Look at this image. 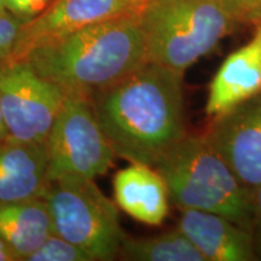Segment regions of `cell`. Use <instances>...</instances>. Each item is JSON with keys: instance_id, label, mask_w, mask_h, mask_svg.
<instances>
[{"instance_id": "obj_2", "label": "cell", "mask_w": 261, "mask_h": 261, "mask_svg": "<svg viewBox=\"0 0 261 261\" xmlns=\"http://www.w3.org/2000/svg\"><path fill=\"white\" fill-rule=\"evenodd\" d=\"M139 11L71 33L37 47L23 60L67 93L91 98L146 62Z\"/></svg>"}, {"instance_id": "obj_3", "label": "cell", "mask_w": 261, "mask_h": 261, "mask_svg": "<svg viewBox=\"0 0 261 261\" xmlns=\"http://www.w3.org/2000/svg\"><path fill=\"white\" fill-rule=\"evenodd\" d=\"M179 210L223 215L252 231V191L203 135H185L154 165Z\"/></svg>"}, {"instance_id": "obj_23", "label": "cell", "mask_w": 261, "mask_h": 261, "mask_svg": "<svg viewBox=\"0 0 261 261\" xmlns=\"http://www.w3.org/2000/svg\"><path fill=\"white\" fill-rule=\"evenodd\" d=\"M6 11L5 5H4V0H0V12H4Z\"/></svg>"}, {"instance_id": "obj_20", "label": "cell", "mask_w": 261, "mask_h": 261, "mask_svg": "<svg viewBox=\"0 0 261 261\" xmlns=\"http://www.w3.org/2000/svg\"><path fill=\"white\" fill-rule=\"evenodd\" d=\"M252 208H253V225L252 233L255 241L256 250L261 256V185L252 192Z\"/></svg>"}, {"instance_id": "obj_19", "label": "cell", "mask_w": 261, "mask_h": 261, "mask_svg": "<svg viewBox=\"0 0 261 261\" xmlns=\"http://www.w3.org/2000/svg\"><path fill=\"white\" fill-rule=\"evenodd\" d=\"M51 3L52 0H4L6 11L23 23L40 15Z\"/></svg>"}, {"instance_id": "obj_14", "label": "cell", "mask_w": 261, "mask_h": 261, "mask_svg": "<svg viewBox=\"0 0 261 261\" xmlns=\"http://www.w3.org/2000/svg\"><path fill=\"white\" fill-rule=\"evenodd\" d=\"M54 233L51 214L45 197L0 202V237L25 260Z\"/></svg>"}, {"instance_id": "obj_11", "label": "cell", "mask_w": 261, "mask_h": 261, "mask_svg": "<svg viewBox=\"0 0 261 261\" xmlns=\"http://www.w3.org/2000/svg\"><path fill=\"white\" fill-rule=\"evenodd\" d=\"M260 93L261 27H255L253 38L231 52L212 79L205 114L212 119Z\"/></svg>"}, {"instance_id": "obj_1", "label": "cell", "mask_w": 261, "mask_h": 261, "mask_svg": "<svg viewBox=\"0 0 261 261\" xmlns=\"http://www.w3.org/2000/svg\"><path fill=\"white\" fill-rule=\"evenodd\" d=\"M182 75L146 61L91 96L116 156L152 166L187 135Z\"/></svg>"}, {"instance_id": "obj_18", "label": "cell", "mask_w": 261, "mask_h": 261, "mask_svg": "<svg viewBox=\"0 0 261 261\" xmlns=\"http://www.w3.org/2000/svg\"><path fill=\"white\" fill-rule=\"evenodd\" d=\"M237 24L261 27V0H221Z\"/></svg>"}, {"instance_id": "obj_15", "label": "cell", "mask_w": 261, "mask_h": 261, "mask_svg": "<svg viewBox=\"0 0 261 261\" xmlns=\"http://www.w3.org/2000/svg\"><path fill=\"white\" fill-rule=\"evenodd\" d=\"M120 255L123 260L132 261H205L178 227L152 237L126 236Z\"/></svg>"}, {"instance_id": "obj_6", "label": "cell", "mask_w": 261, "mask_h": 261, "mask_svg": "<svg viewBox=\"0 0 261 261\" xmlns=\"http://www.w3.org/2000/svg\"><path fill=\"white\" fill-rule=\"evenodd\" d=\"M48 181L91 179L106 174L115 152L94 114L92 100L67 93L46 139Z\"/></svg>"}, {"instance_id": "obj_21", "label": "cell", "mask_w": 261, "mask_h": 261, "mask_svg": "<svg viewBox=\"0 0 261 261\" xmlns=\"http://www.w3.org/2000/svg\"><path fill=\"white\" fill-rule=\"evenodd\" d=\"M0 261H19L17 255L3 241L2 237H0Z\"/></svg>"}, {"instance_id": "obj_8", "label": "cell", "mask_w": 261, "mask_h": 261, "mask_svg": "<svg viewBox=\"0 0 261 261\" xmlns=\"http://www.w3.org/2000/svg\"><path fill=\"white\" fill-rule=\"evenodd\" d=\"M203 136L248 190L261 185V93L212 117Z\"/></svg>"}, {"instance_id": "obj_22", "label": "cell", "mask_w": 261, "mask_h": 261, "mask_svg": "<svg viewBox=\"0 0 261 261\" xmlns=\"http://www.w3.org/2000/svg\"><path fill=\"white\" fill-rule=\"evenodd\" d=\"M6 139H8V130H6L4 114H3L2 108V99H0V143L4 142Z\"/></svg>"}, {"instance_id": "obj_5", "label": "cell", "mask_w": 261, "mask_h": 261, "mask_svg": "<svg viewBox=\"0 0 261 261\" xmlns=\"http://www.w3.org/2000/svg\"><path fill=\"white\" fill-rule=\"evenodd\" d=\"M45 200L55 233L79 247L93 261H109L120 255L126 234L116 204L93 180L52 181Z\"/></svg>"}, {"instance_id": "obj_7", "label": "cell", "mask_w": 261, "mask_h": 261, "mask_svg": "<svg viewBox=\"0 0 261 261\" xmlns=\"http://www.w3.org/2000/svg\"><path fill=\"white\" fill-rule=\"evenodd\" d=\"M67 92L25 60L0 64V99L8 139L46 143Z\"/></svg>"}, {"instance_id": "obj_16", "label": "cell", "mask_w": 261, "mask_h": 261, "mask_svg": "<svg viewBox=\"0 0 261 261\" xmlns=\"http://www.w3.org/2000/svg\"><path fill=\"white\" fill-rule=\"evenodd\" d=\"M27 261H93L89 254L64 240L57 233H52L40 247L28 257Z\"/></svg>"}, {"instance_id": "obj_13", "label": "cell", "mask_w": 261, "mask_h": 261, "mask_svg": "<svg viewBox=\"0 0 261 261\" xmlns=\"http://www.w3.org/2000/svg\"><path fill=\"white\" fill-rule=\"evenodd\" d=\"M113 187L116 204L133 219L151 226H159L166 220L168 189L152 166L130 162L116 173Z\"/></svg>"}, {"instance_id": "obj_4", "label": "cell", "mask_w": 261, "mask_h": 261, "mask_svg": "<svg viewBox=\"0 0 261 261\" xmlns=\"http://www.w3.org/2000/svg\"><path fill=\"white\" fill-rule=\"evenodd\" d=\"M139 15L146 61L181 74L238 25L221 0H146Z\"/></svg>"}, {"instance_id": "obj_10", "label": "cell", "mask_w": 261, "mask_h": 261, "mask_svg": "<svg viewBox=\"0 0 261 261\" xmlns=\"http://www.w3.org/2000/svg\"><path fill=\"white\" fill-rule=\"evenodd\" d=\"M178 228L205 261H254L259 259L252 231L223 215L180 210Z\"/></svg>"}, {"instance_id": "obj_17", "label": "cell", "mask_w": 261, "mask_h": 261, "mask_svg": "<svg viewBox=\"0 0 261 261\" xmlns=\"http://www.w3.org/2000/svg\"><path fill=\"white\" fill-rule=\"evenodd\" d=\"M23 22L8 11L0 12V64L11 60Z\"/></svg>"}, {"instance_id": "obj_12", "label": "cell", "mask_w": 261, "mask_h": 261, "mask_svg": "<svg viewBox=\"0 0 261 261\" xmlns=\"http://www.w3.org/2000/svg\"><path fill=\"white\" fill-rule=\"evenodd\" d=\"M48 187L46 143H0V202L45 197Z\"/></svg>"}, {"instance_id": "obj_9", "label": "cell", "mask_w": 261, "mask_h": 261, "mask_svg": "<svg viewBox=\"0 0 261 261\" xmlns=\"http://www.w3.org/2000/svg\"><path fill=\"white\" fill-rule=\"evenodd\" d=\"M146 0H52L40 15L22 24L10 61L23 60L42 45L89 25L142 9Z\"/></svg>"}]
</instances>
